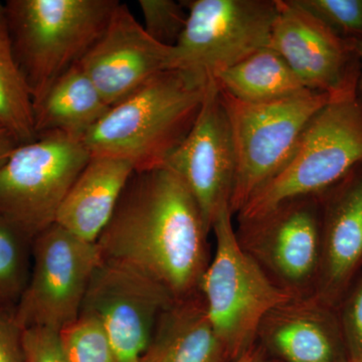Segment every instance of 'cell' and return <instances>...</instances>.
Wrapping results in <instances>:
<instances>
[{"label": "cell", "mask_w": 362, "mask_h": 362, "mask_svg": "<svg viewBox=\"0 0 362 362\" xmlns=\"http://www.w3.org/2000/svg\"><path fill=\"white\" fill-rule=\"evenodd\" d=\"M211 230L194 195L168 168L135 171L97 247L102 261L160 286L175 301L199 292Z\"/></svg>", "instance_id": "1"}, {"label": "cell", "mask_w": 362, "mask_h": 362, "mask_svg": "<svg viewBox=\"0 0 362 362\" xmlns=\"http://www.w3.org/2000/svg\"><path fill=\"white\" fill-rule=\"evenodd\" d=\"M209 76L169 69L109 108L82 138L90 156H110L135 171L165 166L197 120Z\"/></svg>", "instance_id": "2"}, {"label": "cell", "mask_w": 362, "mask_h": 362, "mask_svg": "<svg viewBox=\"0 0 362 362\" xmlns=\"http://www.w3.org/2000/svg\"><path fill=\"white\" fill-rule=\"evenodd\" d=\"M117 0H7L14 58L33 104L78 65L106 30Z\"/></svg>", "instance_id": "3"}, {"label": "cell", "mask_w": 362, "mask_h": 362, "mask_svg": "<svg viewBox=\"0 0 362 362\" xmlns=\"http://www.w3.org/2000/svg\"><path fill=\"white\" fill-rule=\"evenodd\" d=\"M362 164V104L330 101L310 121L294 156L235 214L249 220L295 197L318 195Z\"/></svg>", "instance_id": "4"}, {"label": "cell", "mask_w": 362, "mask_h": 362, "mask_svg": "<svg viewBox=\"0 0 362 362\" xmlns=\"http://www.w3.org/2000/svg\"><path fill=\"white\" fill-rule=\"evenodd\" d=\"M233 218L232 209L226 207L214 221L216 251L199 287L214 332L230 362L256 344L266 314L292 299L243 251Z\"/></svg>", "instance_id": "5"}, {"label": "cell", "mask_w": 362, "mask_h": 362, "mask_svg": "<svg viewBox=\"0 0 362 362\" xmlns=\"http://www.w3.org/2000/svg\"><path fill=\"white\" fill-rule=\"evenodd\" d=\"M235 146L237 171L230 209L235 216L252 195L287 165L313 117L331 101L310 92L292 99L255 104L220 90Z\"/></svg>", "instance_id": "6"}, {"label": "cell", "mask_w": 362, "mask_h": 362, "mask_svg": "<svg viewBox=\"0 0 362 362\" xmlns=\"http://www.w3.org/2000/svg\"><path fill=\"white\" fill-rule=\"evenodd\" d=\"M90 157L82 140L64 133H42L18 145L0 168V218L33 242L56 223Z\"/></svg>", "instance_id": "7"}, {"label": "cell", "mask_w": 362, "mask_h": 362, "mask_svg": "<svg viewBox=\"0 0 362 362\" xmlns=\"http://www.w3.org/2000/svg\"><path fill=\"white\" fill-rule=\"evenodd\" d=\"M238 242L281 291L291 298L314 296L321 259L318 195L295 197L267 213L238 220Z\"/></svg>", "instance_id": "8"}, {"label": "cell", "mask_w": 362, "mask_h": 362, "mask_svg": "<svg viewBox=\"0 0 362 362\" xmlns=\"http://www.w3.org/2000/svg\"><path fill=\"white\" fill-rule=\"evenodd\" d=\"M101 259L96 243L81 240L57 223L39 233L32 242L28 284L14 309L21 329L59 332L77 320Z\"/></svg>", "instance_id": "9"}, {"label": "cell", "mask_w": 362, "mask_h": 362, "mask_svg": "<svg viewBox=\"0 0 362 362\" xmlns=\"http://www.w3.org/2000/svg\"><path fill=\"white\" fill-rule=\"evenodd\" d=\"M185 30L173 47V68L214 77L270 47L277 0H183Z\"/></svg>", "instance_id": "10"}, {"label": "cell", "mask_w": 362, "mask_h": 362, "mask_svg": "<svg viewBox=\"0 0 362 362\" xmlns=\"http://www.w3.org/2000/svg\"><path fill=\"white\" fill-rule=\"evenodd\" d=\"M270 47L312 92L331 101L357 97L359 66L356 45L342 39L295 0H277Z\"/></svg>", "instance_id": "11"}, {"label": "cell", "mask_w": 362, "mask_h": 362, "mask_svg": "<svg viewBox=\"0 0 362 362\" xmlns=\"http://www.w3.org/2000/svg\"><path fill=\"white\" fill-rule=\"evenodd\" d=\"M175 300L160 286L124 267L100 262L80 315L96 319L120 362H139L162 312Z\"/></svg>", "instance_id": "12"}, {"label": "cell", "mask_w": 362, "mask_h": 362, "mask_svg": "<svg viewBox=\"0 0 362 362\" xmlns=\"http://www.w3.org/2000/svg\"><path fill=\"white\" fill-rule=\"evenodd\" d=\"M180 176L194 195L211 230L218 214L230 207L237 160L220 89L209 77L201 111L165 166Z\"/></svg>", "instance_id": "13"}, {"label": "cell", "mask_w": 362, "mask_h": 362, "mask_svg": "<svg viewBox=\"0 0 362 362\" xmlns=\"http://www.w3.org/2000/svg\"><path fill=\"white\" fill-rule=\"evenodd\" d=\"M78 65L111 107L173 69V47L152 39L128 6L119 2L106 30Z\"/></svg>", "instance_id": "14"}, {"label": "cell", "mask_w": 362, "mask_h": 362, "mask_svg": "<svg viewBox=\"0 0 362 362\" xmlns=\"http://www.w3.org/2000/svg\"><path fill=\"white\" fill-rule=\"evenodd\" d=\"M319 197L321 259L314 296L337 308L362 265V164Z\"/></svg>", "instance_id": "15"}, {"label": "cell", "mask_w": 362, "mask_h": 362, "mask_svg": "<svg viewBox=\"0 0 362 362\" xmlns=\"http://www.w3.org/2000/svg\"><path fill=\"white\" fill-rule=\"evenodd\" d=\"M335 309L315 296L292 298L266 314L256 343L280 362H349Z\"/></svg>", "instance_id": "16"}, {"label": "cell", "mask_w": 362, "mask_h": 362, "mask_svg": "<svg viewBox=\"0 0 362 362\" xmlns=\"http://www.w3.org/2000/svg\"><path fill=\"white\" fill-rule=\"evenodd\" d=\"M134 173L132 164L123 159L90 156L66 195L54 223L81 240L97 243Z\"/></svg>", "instance_id": "17"}, {"label": "cell", "mask_w": 362, "mask_h": 362, "mask_svg": "<svg viewBox=\"0 0 362 362\" xmlns=\"http://www.w3.org/2000/svg\"><path fill=\"white\" fill-rule=\"evenodd\" d=\"M139 362H230L201 292L162 312Z\"/></svg>", "instance_id": "18"}, {"label": "cell", "mask_w": 362, "mask_h": 362, "mask_svg": "<svg viewBox=\"0 0 362 362\" xmlns=\"http://www.w3.org/2000/svg\"><path fill=\"white\" fill-rule=\"evenodd\" d=\"M109 108L78 64L57 78L33 104L35 134L59 132L82 140Z\"/></svg>", "instance_id": "19"}, {"label": "cell", "mask_w": 362, "mask_h": 362, "mask_svg": "<svg viewBox=\"0 0 362 362\" xmlns=\"http://www.w3.org/2000/svg\"><path fill=\"white\" fill-rule=\"evenodd\" d=\"M211 78L218 89L247 103H272L312 92L270 47L259 49Z\"/></svg>", "instance_id": "20"}, {"label": "cell", "mask_w": 362, "mask_h": 362, "mask_svg": "<svg viewBox=\"0 0 362 362\" xmlns=\"http://www.w3.org/2000/svg\"><path fill=\"white\" fill-rule=\"evenodd\" d=\"M0 122L21 144L37 138L32 94L14 58L4 4L0 2Z\"/></svg>", "instance_id": "21"}, {"label": "cell", "mask_w": 362, "mask_h": 362, "mask_svg": "<svg viewBox=\"0 0 362 362\" xmlns=\"http://www.w3.org/2000/svg\"><path fill=\"white\" fill-rule=\"evenodd\" d=\"M32 268V242L0 218V304L16 309Z\"/></svg>", "instance_id": "22"}, {"label": "cell", "mask_w": 362, "mask_h": 362, "mask_svg": "<svg viewBox=\"0 0 362 362\" xmlns=\"http://www.w3.org/2000/svg\"><path fill=\"white\" fill-rule=\"evenodd\" d=\"M66 362H120L101 324L80 315L59 331Z\"/></svg>", "instance_id": "23"}, {"label": "cell", "mask_w": 362, "mask_h": 362, "mask_svg": "<svg viewBox=\"0 0 362 362\" xmlns=\"http://www.w3.org/2000/svg\"><path fill=\"white\" fill-rule=\"evenodd\" d=\"M342 39L362 40V0H295Z\"/></svg>", "instance_id": "24"}, {"label": "cell", "mask_w": 362, "mask_h": 362, "mask_svg": "<svg viewBox=\"0 0 362 362\" xmlns=\"http://www.w3.org/2000/svg\"><path fill=\"white\" fill-rule=\"evenodd\" d=\"M145 32L159 44L175 47L185 30L187 11L173 0H140Z\"/></svg>", "instance_id": "25"}, {"label": "cell", "mask_w": 362, "mask_h": 362, "mask_svg": "<svg viewBox=\"0 0 362 362\" xmlns=\"http://www.w3.org/2000/svg\"><path fill=\"white\" fill-rule=\"evenodd\" d=\"M338 313L347 361L362 362V276L342 298Z\"/></svg>", "instance_id": "26"}, {"label": "cell", "mask_w": 362, "mask_h": 362, "mask_svg": "<svg viewBox=\"0 0 362 362\" xmlns=\"http://www.w3.org/2000/svg\"><path fill=\"white\" fill-rule=\"evenodd\" d=\"M25 362H66L59 332L44 327L23 329Z\"/></svg>", "instance_id": "27"}, {"label": "cell", "mask_w": 362, "mask_h": 362, "mask_svg": "<svg viewBox=\"0 0 362 362\" xmlns=\"http://www.w3.org/2000/svg\"><path fill=\"white\" fill-rule=\"evenodd\" d=\"M23 334L14 308L0 304V362H25Z\"/></svg>", "instance_id": "28"}, {"label": "cell", "mask_w": 362, "mask_h": 362, "mask_svg": "<svg viewBox=\"0 0 362 362\" xmlns=\"http://www.w3.org/2000/svg\"><path fill=\"white\" fill-rule=\"evenodd\" d=\"M20 143L6 126L0 122V168L6 163Z\"/></svg>", "instance_id": "29"}, {"label": "cell", "mask_w": 362, "mask_h": 362, "mask_svg": "<svg viewBox=\"0 0 362 362\" xmlns=\"http://www.w3.org/2000/svg\"><path fill=\"white\" fill-rule=\"evenodd\" d=\"M233 362H280L277 359L267 354L265 350L262 349L259 344H255L251 349L247 350L246 354L240 356L237 361Z\"/></svg>", "instance_id": "30"}, {"label": "cell", "mask_w": 362, "mask_h": 362, "mask_svg": "<svg viewBox=\"0 0 362 362\" xmlns=\"http://www.w3.org/2000/svg\"><path fill=\"white\" fill-rule=\"evenodd\" d=\"M354 45H356L357 56H358L359 59V66H361V75H359L358 90H361L362 94V40H359V42H354Z\"/></svg>", "instance_id": "31"}]
</instances>
